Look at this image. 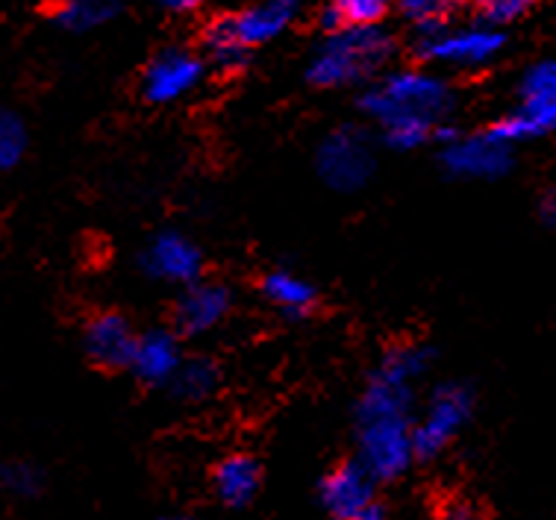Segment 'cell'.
<instances>
[{
    "label": "cell",
    "mask_w": 556,
    "mask_h": 520,
    "mask_svg": "<svg viewBox=\"0 0 556 520\" xmlns=\"http://www.w3.org/2000/svg\"><path fill=\"white\" fill-rule=\"evenodd\" d=\"M395 56V39L380 27H339L306 62V80L318 89H348L377 80Z\"/></svg>",
    "instance_id": "6da1fadb"
},
{
    "label": "cell",
    "mask_w": 556,
    "mask_h": 520,
    "mask_svg": "<svg viewBox=\"0 0 556 520\" xmlns=\"http://www.w3.org/2000/svg\"><path fill=\"white\" fill-rule=\"evenodd\" d=\"M359 110L383 127L389 121H418L427 127H445L454 112V89L439 74L421 68L389 71L368 83Z\"/></svg>",
    "instance_id": "7a4b0ae2"
},
{
    "label": "cell",
    "mask_w": 556,
    "mask_h": 520,
    "mask_svg": "<svg viewBox=\"0 0 556 520\" xmlns=\"http://www.w3.org/2000/svg\"><path fill=\"white\" fill-rule=\"evenodd\" d=\"M356 459L377 482L413 468V415H356Z\"/></svg>",
    "instance_id": "3957f363"
},
{
    "label": "cell",
    "mask_w": 556,
    "mask_h": 520,
    "mask_svg": "<svg viewBox=\"0 0 556 520\" xmlns=\"http://www.w3.org/2000/svg\"><path fill=\"white\" fill-rule=\"evenodd\" d=\"M315 168L324 186L333 191H356L375 177L377 151L375 139L354 124L336 127L321 139L315 153Z\"/></svg>",
    "instance_id": "277c9868"
},
{
    "label": "cell",
    "mask_w": 556,
    "mask_h": 520,
    "mask_svg": "<svg viewBox=\"0 0 556 520\" xmlns=\"http://www.w3.org/2000/svg\"><path fill=\"white\" fill-rule=\"evenodd\" d=\"M475 411V394L459 382H445L430 394L421 418L413 420V451L415 459L430 461L454 444L459 432L466 430Z\"/></svg>",
    "instance_id": "5b68a950"
},
{
    "label": "cell",
    "mask_w": 556,
    "mask_h": 520,
    "mask_svg": "<svg viewBox=\"0 0 556 520\" xmlns=\"http://www.w3.org/2000/svg\"><path fill=\"white\" fill-rule=\"evenodd\" d=\"M504 51V33L492 24L433 27L418 33V56L445 68H483Z\"/></svg>",
    "instance_id": "8992f818"
},
{
    "label": "cell",
    "mask_w": 556,
    "mask_h": 520,
    "mask_svg": "<svg viewBox=\"0 0 556 520\" xmlns=\"http://www.w3.org/2000/svg\"><path fill=\"white\" fill-rule=\"evenodd\" d=\"M439 162L456 180H497L513 168V148L501 141L492 130L459 136L439 127Z\"/></svg>",
    "instance_id": "52a82bcc"
},
{
    "label": "cell",
    "mask_w": 556,
    "mask_h": 520,
    "mask_svg": "<svg viewBox=\"0 0 556 520\" xmlns=\"http://www.w3.org/2000/svg\"><path fill=\"white\" fill-rule=\"evenodd\" d=\"M206 60L189 48H168L151 60L142 74V94L148 103H177L203 83Z\"/></svg>",
    "instance_id": "ba28073f"
},
{
    "label": "cell",
    "mask_w": 556,
    "mask_h": 520,
    "mask_svg": "<svg viewBox=\"0 0 556 520\" xmlns=\"http://www.w3.org/2000/svg\"><path fill=\"white\" fill-rule=\"evenodd\" d=\"M142 268L148 277L168 286H189L201 280L203 253L189 236L177 230L156 232L142 251Z\"/></svg>",
    "instance_id": "9c48e42d"
},
{
    "label": "cell",
    "mask_w": 556,
    "mask_h": 520,
    "mask_svg": "<svg viewBox=\"0 0 556 520\" xmlns=\"http://www.w3.org/2000/svg\"><path fill=\"white\" fill-rule=\"evenodd\" d=\"M233 309V291L222 282L194 280L182 286L174 303V330L180 335H203L222 327Z\"/></svg>",
    "instance_id": "30bf717a"
},
{
    "label": "cell",
    "mask_w": 556,
    "mask_h": 520,
    "mask_svg": "<svg viewBox=\"0 0 556 520\" xmlns=\"http://www.w3.org/2000/svg\"><path fill=\"white\" fill-rule=\"evenodd\" d=\"M139 332L122 312H98L83 330V351L98 368L124 370L130 368Z\"/></svg>",
    "instance_id": "8fae6325"
},
{
    "label": "cell",
    "mask_w": 556,
    "mask_h": 520,
    "mask_svg": "<svg viewBox=\"0 0 556 520\" xmlns=\"http://www.w3.org/2000/svg\"><path fill=\"white\" fill-rule=\"evenodd\" d=\"M377 480L359 465V459L336 465L321 480L318 497H321L324 511L333 520H351L354 515L375 506Z\"/></svg>",
    "instance_id": "7c38bea8"
},
{
    "label": "cell",
    "mask_w": 556,
    "mask_h": 520,
    "mask_svg": "<svg viewBox=\"0 0 556 520\" xmlns=\"http://www.w3.org/2000/svg\"><path fill=\"white\" fill-rule=\"evenodd\" d=\"M306 0H256L251 7L227 15L230 30L242 41L248 51L280 39L294 21L301 18Z\"/></svg>",
    "instance_id": "4fadbf2b"
},
{
    "label": "cell",
    "mask_w": 556,
    "mask_h": 520,
    "mask_svg": "<svg viewBox=\"0 0 556 520\" xmlns=\"http://www.w3.org/2000/svg\"><path fill=\"white\" fill-rule=\"evenodd\" d=\"M182 359L186 356H182L177 332L148 330L139 332V339H136L130 370L136 373V380H142L144 385H165L168 389V382L174 380Z\"/></svg>",
    "instance_id": "5bb4252c"
},
{
    "label": "cell",
    "mask_w": 556,
    "mask_h": 520,
    "mask_svg": "<svg viewBox=\"0 0 556 520\" xmlns=\"http://www.w3.org/2000/svg\"><path fill=\"white\" fill-rule=\"evenodd\" d=\"M489 130L495 132L497 139L506 141L509 148L525 144V141L545 139V136H556V101H533L525 98V103L495 121Z\"/></svg>",
    "instance_id": "9a60e30c"
},
{
    "label": "cell",
    "mask_w": 556,
    "mask_h": 520,
    "mask_svg": "<svg viewBox=\"0 0 556 520\" xmlns=\"http://www.w3.org/2000/svg\"><path fill=\"white\" fill-rule=\"evenodd\" d=\"M260 482H263L260 461L248 456V453H233V456H227V459L215 465L213 485L224 506H233V509L248 506L256 497Z\"/></svg>",
    "instance_id": "2e32d148"
},
{
    "label": "cell",
    "mask_w": 556,
    "mask_h": 520,
    "mask_svg": "<svg viewBox=\"0 0 556 520\" xmlns=\"http://www.w3.org/2000/svg\"><path fill=\"white\" fill-rule=\"evenodd\" d=\"M260 291H263L265 301L277 306L280 312H286L289 318H304L318 303V289H315L313 282L286 268L268 270L263 282H260Z\"/></svg>",
    "instance_id": "e0dca14e"
},
{
    "label": "cell",
    "mask_w": 556,
    "mask_h": 520,
    "mask_svg": "<svg viewBox=\"0 0 556 520\" xmlns=\"http://www.w3.org/2000/svg\"><path fill=\"white\" fill-rule=\"evenodd\" d=\"M122 10L124 0H60L53 21L68 33H91L118 18Z\"/></svg>",
    "instance_id": "ac0fdd59"
},
{
    "label": "cell",
    "mask_w": 556,
    "mask_h": 520,
    "mask_svg": "<svg viewBox=\"0 0 556 520\" xmlns=\"http://www.w3.org/2000/svg\"><path fill=\"white\" fill-rule=\"evenodd\" d=\"M203 56L224 74H236L248 65L251 51L236 39V33L227 24V15H222V18L210 21V27L203 30Z\"/></svg>",
    "instance_id": "d6986e66"
},
{
    "label": "cell",
    "mask_w": 556,
    "mask_h": 520,
    "mask_svg": "<svg viewBox=\"0 0 556 520\" xmlns=\"http://www.w3.org/2000/svg\"><path fill=\"white\" fill-rule=\"evenodd\" d=\"M222 382V370L213 359H182V365L174 373V380L168 382V389L177 401L182 403H203L210 401Z\"/></svg>",
    "instance_id": "ffe728a7"
},
{
    "label": "cell",
    "mask_w": 556,
    "mask_h": 520,
    "mask_svg": "<svg viewBox=\"0 0 556 520\" xmlns=\"http://www.w3.org/2000/svg\"><path fill=\"white\" fill-rule=\"evenodd\" d=\"M392 0H327L321 12L324 30H339V27H371L386 18Z\"/></svg>",
    "instance_id": "44dd1931"
},
{
    "label": "cell",
    "mask_w": 556,
    "mask_h": 520,
    "mask_svg": "<svg viewBox=\"0 0 556 520\" xmlns=\"http://www.w3.org/2000/svg\"><path fill=\"white\" fill-rule=\"evenodd\" d=\"M27 153V127L15 112L0 106V174H7Z\"/></svg>",
    "instance_id": "7402d4cb"
},
{
    "label": "cell",
    "mask_w": 556,
    "mask_h": 520,
    "mask_svg": "<svg viewBox=\"0 0 556 520\" xmlns=\"http://www.w3.org/2000/svg\"><path fill=\"white\" fill-rule=\"evenodd\" d=\"M435 127L418 124V121H389L380 127V141L386 148H392L397 153H409L425 148L427 141L435 139Z\"/></svg>",
    "instance_id": "603a6c76"
},
{
    "label": "cell",
    "mask_w": 556,
    "mask_h": 520,
    "mask_svg": "<svg viewBox=\"0 0 556 520\" xmlns=\"http://www.w3.org/2000/svg\"><path fill=\"white\" fill-rule=\"evenodd\" d=\"M401 3H404L406 18L413 21L415 33H421L447 24L451 12H454L463 0H401Z\"/></svg>",
    "instance_id": "cb8c5ba5"
},
{
    "label": "cell",
    "mask_w": 556,
    "mask_h": 520,
    "mask_svg": "<svg viewBox=\"0 0 556 520\" xmlns=\"http://www.w3.org/2000/svg\"><path fill=\"white\" fill-rule=\"evenodd\" d=\"M0 482L15 497H36L45 480H41V470L30 461H12V465L0 470Z\"/></svg>",
    "instance_id": "d4e9b609"
},
{
    "label": "cell",
    "mask_w": 556,
    "mask_h": 520,
    "mask_svg": "<svg viewBox=\"0 0 556 520\" xmlns=\"http://www.w3.org/2000/svg\"><path fill=\"white\" fill-rule=\"evenodd\" d=\"M521 94L533 101H556V60L536 62L521 80Z\"/></svg>",
    "instance_id": "484cf974"
},
{
    "label": "cell",
    "mask_w": 556,
    "mask_h": 520,
    "mask_svg": "<svg viewBox=\"0 0 556 520\" xmlns=\"http://www.w3.org/2000/svg\"><path fill=\"white\" fill-rule=\"evenodd\" d=\"M539 0H480V12H483L485 24H509V21H518L521 15L536 7Z\"/></svg>",
    "instance_id": "4316f807"
},
{
    "label": "cell",
    "mask_w": 556,
    "mask_h": 520,
    "mask_svg": "<svg viewBox=\"0 0 556 520\" xmlns=\"http://www.w3.org/2000/svg\"><path fill=\"white\" fill-rule=\"evenodd\" d=\"M439 520H483V515L471 506V503H451L445 511L439 515Z\"/></svg>",
    "instance_id": "83f0119b"
},
{
    "label": "cell",
    "mask_w": 556,
    "mask_h": 520,
    "mask_svg": "<svg viewBox=\"0 0 556 520\" xmlns=\"http://www.w3.org/2000/svg\"><path fill=\"white\" fill-rule=\"evenodd\" d=\"M542 218H545L547 227L556 232V182L542 194Z\"/></svg>",
    "instance_id": "f1b7e54d"
},
{
    "label": "cell",
    "mask_w": 556,
    "mask_h": 520,
    "mask_svg": "<svg viewBox=\"0 0 556 520\" xmlns=\"http://www.w3.org/2000/svg\"><path fill=\"white\" fill-rule=\"evenodd\" d=\"M160 10L165 12H177V15H186V12H194L201 7L203 0H153Z\"/></svg>",
    "instance_id": "f546056e"
},
{
    "label": "cell",
    "mask_w": 556,
    "mask_h": 520,
    "mask_svg": "<svg viewBox=\"0 0 556 520\" xmlns=\"http://www.w3.org/2000/svg\"><path fill=\"white\" fill-rule=\"evenodd\" d=\"M351 520H386L383 509H377V506H368L365 511H359V515H354Z\"/></svg>",
    "instance_id": "4dcf8cb0"
},
{
    "label": "cell",
    "mask_w": 556,
    "mask_h": 520,
    "mask_svg": "<svg viewBox=\"0 0 556 520\" xmlns=\"http://www.w3.org/2000/svg\"><path fill=\"white\" fill-rule=\"evenodd\" d=\"M153 520H192V518H186V515H162V518H153Z\"/></svg>",
    "instance_id": "1f68e13d"
}]
</instances>
